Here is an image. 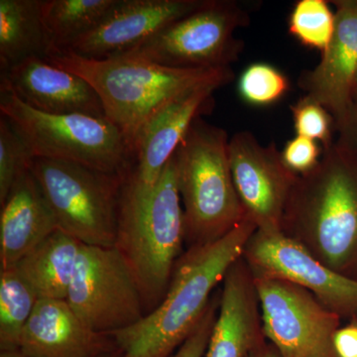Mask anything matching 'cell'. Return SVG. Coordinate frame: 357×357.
<instances>
[{"label":"cell","mask_w":357,"mask_h":357,"mask_svg":"<svg viewBox=\"0 0 357 357\" xmlns=\"http://www.w3.org/2000/svg\"><path fill=\"white\" fill-rule=\"evenodd\" d=\"M66 301L89 328L107 335L145 317L139 288L115 246L82 244Z\"/></svg>","instance_id":"obj_9"},{"label":"cell","mask_w":357,"mask_h":357,"mask_svg":"<svg viewBox=\"0 0 357 357\" xmlns=\"http://www.w3.org/2000/svg\"><path fill=\"white\" fill-rule=\"evenodd\" d=\"M185 241L175 153L144 208L119 213L115 248L139 288L145 316L165 297Z\"/></svg>","instance_id":"obj_5"},{"label":"cell","mask_w":357,"mask_h":357,"mask_svg":"<svg viewBox=\"0 0 357 357\" xmlns=\"http://www.w3.org/2000/svg\"><path fill=\"white\" fill-rule=\"evenodd\" d=\"M230 83L229 79H218L188 89L146 122L134 143L132 161L122 185L119 213L139 211L146 206L164 168L192 122L210 109L213 93Z\"/></svg>","instance_id":"obj_10"},{"label":"cell","mask_w":357,"mask_h":357,"mask_svg":"<svg viewBox=\"0 0 357 357\" xmlns=\"http://www.w3.org/2000/svg\"><path fill=\"white\" fill-rule=\"evenodd\" d=\"M337 142L357 159V109L352 107L351 114L337 126Z\"/></svg>","instance_id":"obj_31"},{"label":"cell","mask_w":357,"mask_h":357,"mask_svg":"<svg viewBox=\"0 0 357 357\" xmlns=\"http://www.w3.org/2000/svg\"><path fill=\"white\" fill-rule=\"evenodd\" d=\"M95 357H123V354L121 349H116V351L109 352V354H102V356H95Z\"/></svg>","instance_id":"obj_35"},{"label":"cell","mask_w":357,"mask_h":357,"mask_svg":"<svg viewBox=\"0 0 357 357\" xmlns=\"http://www.w3.org/2000/svg\"><path fill=\"white\" fill-rule=\"evenodd\" d=\"M34 158L20 134L6 117L0 116V206L13 185L30 170Z\"/></svg>","instance_id":"obj_26"},{"label":"cell","mask_w":357,"mask_h":357,"mask_svg":"<svg viewBox=\"0 0 357 357\" xmlns=\"http://www.w3.org/2000/svg\"><path fill=\"white\" fill-rule=\"evenodd\" d=\"M282 231L326 266L357 280V159L337 141L314 170L298 178Z\"/></svg>","instance_id":"obj_2"},{"label":"cell","mask_w":357,"mask_h":357,"mask_svg":"<svg viewBox=\"0 0 357 357\" xmlns=\"http://www.w3.org/2000/svg\"><path fill=\"white\" fill-rule=\"evenodd\" d=\"M232 180L244 213L257 229H282L284 213L299 176L285 166L274 142L263 145L250 131L229 141Z\"/></svg>","instance_id":"obj_13"},{"label":"cell","mask_w":357,"mask_h":357,"mask_svg":"<svg viewBox=\"0 0 357 357\" xmlns=\"http://www.w3.org/2000/svg\"><path fill=\"white\" fill-rule=\"evenodd\" d=\"M1 91L0 112L25 141L34 158L73 162L126 177L132 149L107 117L49 114Z\"/></svg>","instance_id":"obj_6"},{"label":"cell","mask_w":357,"mask_h":357,"mask_svg":"<svg viewBox=\"0 0 357 357\" xmlns=\"http://www.w3.org/2000/svg\"><path fill=\"white\" fill-rule=\"evenodd\" d=\"M206 0H119L88 34L64 49L79 57L105 59L126 53ZM62 51V50H59Z\"/></svg>","instance_id":"obj_14"},{"label":"cell","mask_w":357,"mask_h":357,"mask_svg":"<svg viewBox=\"0 0 357 357\" xmlns=\"http://www.w3.org/2000/svg\"><path fill=\"white\" fill-rule=\"evenodd\" d=\"M265 338L281 357H337L333 338L340 318L306 289L255 277Z\"/></svg>","instance_id":"obj_11"},{"label":"cell","mask_w":357,"mask_h":357,"mask_svg":"<svg viewBox=\"0 0 357 357\" xmlns=\"http://www.w3.org/2000/svg\"><path fill=\"white\" fill-rule=\"evenodd\" d=\"M249 22L248 11L236 1L206 0L194 13L119 56L176 69L229 68L243 50V42L236 39L234 33Z\"/></svg>","instance_id":"obj_8"},{"label":"cell","mask_w":357,"mask_h":357,"mask_svg":"<svg viewBox=\"0 0 357 357\" xmlns=\"http://www.w3.org/2000/svg\"><path fill=\"white\" fill-rule=\"evenodd\" d=\"M0 357H30L26 356L22 351H1Z\"/></svg>","instance_id":"obj_33"},{"label":"cell","mask_w":357,"mask_h":357,"mask_svg":"<svg viewBox=\"0 0 357 357\" xmlns=\"http://www.w3.org/2000/svg\"><path fill=\"white\" fill-rule=\"evenodd\" d=\"M265 340L266 338L256 345L255 349L249 352L248 357H281L274 345L267 342Z\"/></svg>","instance_id":"obj_32"},{"label":"cell","mask_w":357,"mask_h":357,"mask_svg":"<svg viewBox=\"0 0 357 357\" xmlns=\"http://www.w3.org/2000/svg\"><path fill=\"white\" fill-rule=\"evenodd\" d=\"M335 30L316 68L305 70L298 84L321 103L338 124L351 114L357 74V0H333Z\"/></svg>","instance_id":"obj_16"},{"label":"cell","mask_w":357,"mask_h":357,"mask_svg":"<svg viewBox=\"0 0 357 357\" xmlns=\"http://www.w3.org/2000/svg\"><path fill=\"white\" fill-rule=\"evenodd\" d=\"M0 91L13 93L28 107L45 114L107 117L102 100L86 79L45 57L26 59L1 72Z\"/></svg>","instance_id":"obj_15"},{"label":"cell","mask_w":357,"mask_h":357,"mask_svg":"<svg viewBox=\"0 0 357 357\" xmlns=\"http://www.w3.org/2000/svg\"><path fill=\"white\" fill-rule=\"evenodd\" d=\"M227 131L199 116L175 152L185 241L215 243L244 218L230 171Z\"/></svg>","instance_id":"obj_4"},{"label":"cell","mask_w":357,"mask_h":357,"mask_svg":"<svg viewBox=\"0 0 357 357\" xmlns=\"http://www.w3.org/2000/svg\"><path fill=\"white\" fill-rule=\"evenodd\" d=\"M58 222L36 178L25 173L0 213V270L10 269L56 229Z\"/></svg>","instance_id":"obj_19"},{"label":"cell","mask_w":357,"mask_h":357,"mask_svg":"<svg viewBox=\"0 0 357 357\" xmlns=\"http://www.w3.org/2000/svg\"><path fill=\"white\" fill-rule=\"evenodd\" d=\"M218 307H220V297L211 298L210 306L204 314L203 319L199 321V325L195 328L189 337L185 340L184 344L178 347L172 357H204L206 356L208 342L213 325L218 317Z\"/></svg>","instance_id":"obj_29"},{"label":"cell","mask_w":357,"mask_h":357,"mask_svg":"<svg viewBox=\"0 0 357 357\" xmlns=\"http://www.w3.org/2000/svg\"><path fill=\"white\" fill-rule=\"evenodd\" d=\"M337 357H357V323L340 328L333 338Z\"/></svg>","instance_id":"obj_30"},{"label":"cell","mask_w":357,"mask_h":357,"mask_svg":"<svg viewBox=\"0 0 357 357\" xmlns=\"http://www.w3.org/2000/svg\"><path fill=\"white\" fill-rule=\"evenodd\" d=\"M324 149L317 141L296 135L286 143L282 150L283 163L296 175L303 176L311 172L321 161Z\"/></svg>","instance_id":"obj_28"},{"label":"cell","mask_w":357,"mask_h":357,"mask_svg":"<svg viewBox=\"0 0 357 357\" xmlns=\"http://www.w3.org/2000/svg\"><path fill=\"white\" fill-rule=\"evenodd\" d=\"M30 172L53 211L59 229L86 245H115L123 175L43 158L32 159Z\"/></svg>","instance_id":"obj_7"},{"label":"cell","mask_w":357,"mask_h":357,"mask_svg":"<svg viewBox=\"0 0 357 357\" xmlns=\"http://www.w3.org/2000/svg\"><path fill=\"white\" fill-rule=\"evenodd\" d=\"M352 102H354V109H357V74L354 81V91H352Z\"/></svg>","instance_id":"obj_34"},{"label":"cell","mask_w":357,"mask_h":357,"mask_svg":"<svg viewBox=\"0 0 357 357\" xmlns=\"http://www.w3.org/2000/svg\"><path fill=\"white\" fill-rule=\"evenodd\" d=\"M289 33L307 48L324 53L335 30V11L326 0H299L288 20Z\"/></svg>","instance_id":"obj_24"},{"label":"cell","mask_w":357,"mask_h":357,"mask_svg":"<svg viewBox=\"0 0 357 357\" xmlns=\"http://www.w3.org/2000/svg\"><path fill=\"white\" fill-rule=\"evenodd\" d=\"M290 110L296 135L317 141L324 150L333 144L335 119L321 103L304 96L291 105Z\"/></svg>","instance_id":"obj_27"},{"label":"cell","mask_w":357,"mask_h":357,"mask_svg":"<svg viewBox=\"0 0 357 357\" xmlns=\"http://www.w3.org/2000/svg\"><path fill=\"white\" fill-rule=\"evenodd\" d=\"M45 58L93 86L107 119L121 131L132 152L141 129L167 103L199 84L234 79L230 67L176 69L140 58L89 59L66 50L52 51Z\"/></svg>","instance_id":"obj_3"},{"label":"cell","mask_w":357,"mask_h":357,"mask_svg":"<svg viewBox=\"0 0 357 357\" xmlns=\"http://www.w3.org/2000/svg\"><path fill=\"white\" fill-rule=\"evenodd\" d=\"M218 317L206 357H248L265 337L255 276L243 257L222 281Z\"/></svg>","instance_id":"obj_18"},{"label":"cell","mask_w":357,"mask_h":357,"mask_svg":"<svg viewBox=\"0 0 357 357\" xmlns=\"http://www.w3.org/2000/svg\"><path fill=\"white\" fill-rule=\"evenodd\" d=\"M82 243L56 229L17 264L16 269L39 299H67Z\"/></svg>","instance_id":"obj_20"},{"label":"cell","mask_w":357,"mask_h":357,"mask_svg":"<svg viewBox=\"0 0 357 357\" xmlns=\"http://www.w3.org/2000/svg\"><path fill=\"white\" fill-rule=\"evenodd\" d=\"M50 51L42 17V0H0V69Z\"/></svg>","instance_id":"obj_21"},{"label":"cell","mask_w":357,"mask_h":357,"mask_svg":"<svg viewBox=\"0 0 357 357\" xmlns=\"http://www.w3.org/2000/svg\"><path fill=\"white\" fill-rule=\"evenodd\" d=\"M38 295L15 267L0 270V349L18 351Z\"/></svg>","instance_id":"obj_23"},{"label":"cell","mask_w":357,"mask_h":357,"mask_svg":"<svg viewBox=\"0 0 357 357\" xmlns=\"http://www.w3.org/2000/svg\"><path fill=\"white\" fill-rule=\"evenodd\" d=\"M290 89L288 77L268 63H255L241 73L237 91L244 102L253 107H269L282 100Z\"/></svg>","instance_id":"obj_25"},{"label":"cell","mask_w":357,"mask_h":357,"mask_svg":"<svg viewBox=\"0 0 357 357\" xmlns=\"http://www.w3.org/2000/svg\"><path fill=\"white\" fill-rule=\"evenodd\" d=\"M243 257L253 276L296 284L340 318L357 323L356 279L326 266L282 229H256Z\"/></svg>","instance_id":"obj_12"},{"label":"cell","mask_w":357,"mask_h":357,"mask_svg":"<svg viewBox=\"0 0 357 357\" xmlns=\"http://www.w3.org/2000/svg\"><path fill=\"white\" fill-rule=\"evenodd\" d=\"M256 229L245 217L215 243L191 246L183 253L159 306L135 325L109 333L123 357H170L184 344L210 306L211 293L243 257Z\"/></svg>","instance_id":"obj_1"},{"label":"cell","mask_w":357,"mask_h":357,"mask_svg":"<svg viewBox=\"0 0 357 357\" xmlns=\"http://www.w3.org/2000/svg\"><path fill=\"white\" fill-rule=\"evenodd\" d=\"M119 0H42V17L50 51L64 50L88 34ZM48 53V54H49Z\"/></svg>","instance_id":"obj_22"},{"label":"cell","mask_w":357,"mask_h":357,"mask_svg":"<svg viewBox=\"0 0 357 357\" xmlns=\"http://www.w3.org/2000/svg\"><path fill=\"white\" fill-rule=\"evenodd\" d=\"M119 349L107 333L95 332L66 300L39 299L21 337L30 357H95Z\"/></svg>","instance_id":"obj_17"}]
</instances>
